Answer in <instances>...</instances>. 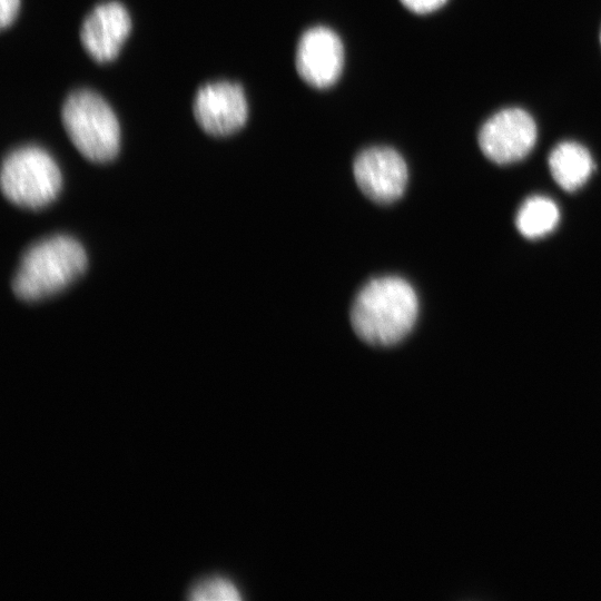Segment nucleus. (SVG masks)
<instances>
[{
  "mask_svg": "<svg viewBox=\"0 0 601 601\" xmlns=\"http://www.w3.org/2000/svg\"><path fill=\"white\" fill-rule=\"evenodd\" d=\"M536 141V125L524 109L512 107L492 115L481 127L479 145L491 161L506 165L523 159Z\"/></svg>",
  "mask_w": 601,
  "mask_h": 601,
  "instance_id": "obj_5",
  "label": "nucleus"
},
{
  "mask_svg": "<svg viewBox=\"0 0 601 601\" xmlns=\"http://www.w3.org/2000/svg\"><path fill=\"white\" fill-rule=\"evenodd\" d=\"M193 111L204 131L223 137L238 131L248 117V106L240 85L218 81L200 87Z\"/></svg>",
  "mask_w": 601,
  "mask_h": 601,
  "instance_id": "obj_7",
  "label": "nucleus"
},
{
  "mask_svg": "<svg viewBox=\"0 0 601 601\" xmlns=\"http://www.w3.org/2000/svg\"><path fill=\"white\" fill-rule=\"evenodd\" d=\"M0 186L3 196L12 204L40 209L56 199L62 177L57 162L45 149L23 146L4 158Z\"/></svg>",
  "mask_w": 601,
  "mask_h": 601,
  "instance_id": "obj_4",
  "label": "nucleus"
},
{
  "mask_svg": "<svg viewBox=\"0 0 601 601\" xmlns=\"http://www.w3.org/2000/svg\"><path fill=\"white\" fill-rule=\"evenodd\" d=\"M589 150L579 142L563 141L549 156V167L556 184L566 191L583 186L593 170Z\"/></svg>",
  "mask_w": 601,
  "mask_h": 601,
  "instance_id": "obj_10",
  "label": "nucleus"
},
{
  "mask_svg": "<svg viewBox=\"0 0 601 601\" xmlns=\"http://www.w3.org/2000/svg\"><path fill=\"white\" fill-rule=\"evenodd\" d=\"M600 45H601V29H600Z\"/></svg>",
  "mask_w": 601,
  "mask_h": 601,
  "instance_id": "obj_15",
  "label": "nucleus"
},
{
  "mask_svg": "<svg viewBox=\"0 0 601 601\" xmlns=\"http://www.w3.org/2000/svg\"><path fill=\"white\" fill-rule=\"evenodd\" d=\"M188 598L195 601H236L240 600V591L229 579L213 577L195 584Z\"/></svg>",
  "mask_w": 601,
  "mask_h": 601,
  "instance_id": "obj_12",
  "label": "nucleus"
},
{
  "mask_svg": "<svg viewBox=\"0 0 601 601\" xmlns=\"http://www.w3.org/2000/svg\"><path fill=\"white\" fill-rule=\"evenodd\" d=\"M353 174L363 194L378 204L401 198L408 179L403 157L393 148L383 146L361 151L354 160Z\"/></svg>",
  "mask_w": 601,
  "mask_h": 601,
  "instance_id": "obj_6",
  "label": "nucleus"
},
{
  "mask_svg": "<svg viewBox=\"0 0 601 601\" xmlns=\"http://www.w3.org/2000/svg\"><path fill=\"white\" fill-rule=\"evenodd\" d=\"M447 0H401V2L415 13H430L442 7Z\"/></svg>",
  "mask_w": 601,
  "mask_h": 601,
  "instance_id": "obj_13",
  "label": "nucleus"
},
{
  "mask_svg": "<svg viewBox=\"0 0 601 601\" xmlns=\"http://www.w3.org/2000/svg\"><path fill=\"white\" fill-rule=\"evenodd\" d=\"M86 267V252L78 240L67 235L51 236L24 253L12 290L22 300H38L62 290Z\"/></svg>",
  "mask_w": 601,
  "mask_h": 601,
  "instance_id": "obj_2",
  "label": "nucleus"
},
{
  "mask_svg": "<svg viewBox=\"0 0 601 601\" xmlns=\"http://www.w3.org/2000/svg\"><path fill=\"white\" fill-rule=\"evenodd\" d=\"M295 61L298 75L309 86L329 87L336 82L343 69L342 41L329 28H311L298 41Z\"/></svg>",
  "mask_w": 601,
  "mask_h": 601,
  "instance_id": "obj_8",
  "label": "nucleus"
},
{
  "mask_svg": "<svg viewBox=\"0 0 601 601\" xmlns=\"http://www.w3.org/2000/svg\"><path fill=\"white\" fill-rule=\"evenodd\" d=\"M131 30L127 9L118 1L96 6L83 20L80 40L86 51L97 61L115 59Z\"/></svg>",
  "mask_w": 601,
  "mask_h": 601,
  "instance_id": "obj_9",
  "label": "nucleus"
},
{
  "mask_svg": "<svg viewBox=\"0 0 601 601\" xmlns=\"http://www.w3.org/2000/svg\"><path fill=\"white\" fill-rule=\"evenodd\" d=\"M0 26L1 28H6L14 20L20 0H0Z\"/></svg>",
  "mask_w": 601,
  "mask_h": 601,
  "instance_id": "obj_14",
  "label": "nucleus"
},
{
  "mask_svg": "<svg viewBox=\"0 0 601 601\" xmlns=\"http://www.w3.org/2000/svg\"><path fill=\"white\" fill-rule=\"evenodd\" d=\"M418 315V298L410 283L396 276L370 280L351 308L356 335L375 346H392L412 331Z\"/></svg>",
  "mask_w": 601,
  "mask_h": 601,
  "instance_id": "obj_1",
  "label": "nucleus"
},
{
  "mask_svg": "<svg viewBox=\"0 0 601 601\" xmlns=\"http://www.w3.org/2000/svg\"><path fill=\"white\" fill-rule=\"evenodd\" d=\"M560 211L555 203L544 196H532L516 214V227L526 238H539L551 233L558 225Z\"/></svg>",
  "mask_w": 601,
  "mask_h": 601,
  "instance_id": "obj_11",
  "label": "nucleus"
},
{
  "mask_svg": "<svg viewBox=\"0 0 601 601\" xmlns=\"http://www.w3.org/2000/svg\"><path fill=\"white\" fill-rule=\"evenodd\" d=\"M63 127L78 151L95 162L114 159L120 146V127L106 100L95 91L79 89L65 100Z\"/></svg>",
  "mask_w": 601,
  "mask_h": 601,
  "instance_id": "obj_3",
  "label": "nucleus"
}]
</instances>
